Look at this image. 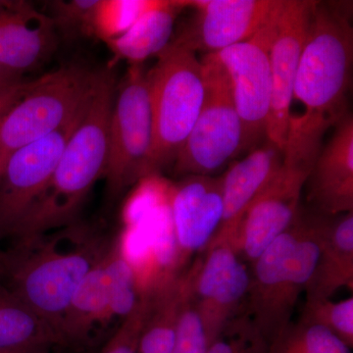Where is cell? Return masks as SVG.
I'll list each match as a JSON object with an SVG mask.
<instances>
[{
	"instance_id": "obj_1",
	"label": "cell",
	"mask_w": 353,
	"mask_h": 353,
	"mask_svg": "<svg viewBox=\"0 0 353 353\" xmlns=\"http://www.w3.org/2000/svg\"><path fill=\"white\" fill-rule=\"evenodd\" d=\"M350 14L343 2L316 1L292 94V101H299L303 111L290 116L283 150L285 164L312 170L324 134L350 112L353 63Z\"/></svg>"
},
{
	"instance_id": "obj_2",
	"label": "cell",
	"mask_w": 353,
	"mask_h": 353,
	"mask_svg": "<svg viewBox=\"0 0 353 353\" xmlns=\"http://www.w3.org/2000/svg\"><path fill=\"white\" fill-rule=\"evenodd\" d=\"M112 243L80 223L14 239L0 252V283L57 332L79 285Z\"/></svg>"
},
{
	"instance_id": "obj_3",
	"label": "cell",
	"mask_w": 353,
	"mask_h": 353,
	"mask_svg": "<svg viewBox=\"0 0 353 353\" xmlns=\"http://www.w3.org/2000/svg\"><path fill=\"white\" fill-rule=\"evenodd\" d=\"M114 85L111 68L97 72L82 121L69 139L50 183L13 230L14 239L77 223L88 192L105 169Z\"/></svg>"
},
{
	"instance_id": "obj_4",
	"label": "cell",
	"mask_w": 353,
	"mask_h": 353,
	"mask_svg": "<svg viewBox=\"0 0 353 353\" xmlns=\"http://www.w3.org/2000/svg\"><path fill=\"white\" fill-rule=\"evenodd\" d=\"M146 72L153 139L150 174L174 163L201 112L203 74L196 53L172 43L157 55Z\"/></svg>"
},
{
	"instance_id": "obj_5",
	"label": "cell",
	"mask_w": 353,
	"mask_h": 353,
	"mask_svg": "<svg viewBox=\"0 0 353 353\" xmlns=\"http://www.w3.org/2000/svg\"><path fill=\"white\" fill-rule=\"evenodd\" d=\"M94 72L69 64L28 85L0 122V174L15 150L63 126L87 104L97 81Z\"/></svg>"
},
{
	"instance_id": "obj_6",
	"label": "cell",
	"mask_w": 353,
	"mask_h": 353,
	"mask_svg": "<svg viewBox=\"0 0 353 353\" xmlns=\"http://www.w3.org/2000/svg\"><path fill=\"white\" fill-rule=\"evenodd\" d=\"M139 297L134 264L122 241H114L83 278L60 320L57 332L63 347L87 345L94 334L116 319L123 321L136 307Z\"/></svg>"
},
{
	"instance_id": "obj_7",
	"label": "cell",
	"mask_w": 353,
	"mask_h": 353,
	"mask_svg": "<svg viewBox=\"0 0 353 353\" xmlns=\"http://www.w3.org/2000/svg\"><path fill=\"white\" fill-rule=\"evenodd\" d=\"M201 61L203 102L174 161V169L180 175L210 176L245 152L229 77L213 53L204 55Z\"/></svg>"
},
{
	"instance_id": "obj_8",
	"label": "cell",
	"mask_w": 353,
	"mask_h": 353,
	"mask_svg": "<svg viewBox=\"0 0 353 353\" xmlns=\"http://www.w3.org/2000/svg\"><path fill=\"white\" fill-rule=\"evenodd\" d=\"M131 64L114 97L103 176L112 199L150 174L153 128L148 75Z\"/></svg>"
},
{
	"instance_id": "obj_9",
	"label": "cell",
	"mask_w": 353,
	"mask_h": 353,
	"mask_svg": "<svg viewBox=\"0 0 353 353\" xmlns=\"http://www.w3.org/2000/svg\"><path fill=\"white\" fill-rule=\"evenodd\" d=\"M301 230V209L252 263L245 313L268 345L292 322L294 306L310 279V271L292 259Z\"/></svg>"
},
{
	"instance_id": "obj_10",
	"label": "cell",
	"mask_w": 353,
	"mask_h": 353,
	"mask_svg": "<svg viewBox=\"0 0 353 353\" xmlns=\"http://www.w3.org/2000/svg\"><path fill=\"white\" fill-rule=\"evenodd\" d=\"M280 12L252 39L213 53L231 83L245 150L266 138L272 101L270 48Z\"/></svg>"
},
{
	"instance_id": "obj_11",
	"label": "cell",
	"mask_w": 353,
	"mask_h": 353,
	"mask_svg": "<svg viewBox=\"0 0 353 353\" xmlns=\"http://www.w3.org/2000/svg\"><path fill=\"white\" fill-rule=\"evenodd\" d=\"M87 104L57 131L22 146L9 157L0 176V234L10 236L46 189L69 139L82 121Z\"/></svg>"
},
{
	"instance_id": "obj_12",
	"label": "cell",
	"mask_w": 353,
	"mask_h": 353,
	"mask_svg": "<svg viewBox=\"0 0 353 353\" xmlns=\"http://www.w3.org/2000/svg\"><path fill=\"white\" fill-rule=\"evenodd\" d=\"M205 256L192 268V297L205 330L213 343L227 328L246 299L250 272L234 246L227 241L210 243Z\"/></svg>"
},
{
	"instance_id": "obj_13",
	"label": "cell",
	"mask_w": 353,
	"mask_h": 353,
	"mask_svg": "<svg viewBox=\"0 0 353 353\" xmlns=\"http://www.w3.org/2000/svg\"><path fill=\"white\" fill-rule=\"evenodd\" d=\"M183 3L196 9V16L172 43L205 55L252 39L278 15L284 0H194Z\"/></svg>"
},
{
	"instance_id": "obj_14",
	"label": "cell",
	"mask_w": 353,
	"mask_h": 353,
	"mask_svg": "<svg viewBox=\"0 0 353 353\" xmlns=\"http://www.w3.org/2000/svg\"><path fill=\"white\" fill-rule=\"evenodd\" d=\"M316 1L284 0L270 48L272 101L266 138L284 150L297 69L307 41Z\"/></svg>"
},
{
	"instance_id": "obj_15",
	"label": "cell",
	"mask_w": 353,
	"mask_h": 353,
	"mask_svg": "<svg viewBox=\"0 0 353 353\" xmlns=\"http://www.w3.org/2000/svg\"><path fill=\"white\" fill-rule=\"evenodd\" d=\"M309 175L310 171L283 162L246 211L231 243L241 259L252 263L292 225L301 211Z\"/></svg>"
},
{
	"instance_id": "obj_16",
	"label": "cell",
	"mask_w": 353,
	"mask_h": 353,
	"mask_svg": "<svg viewBox=\"0 0 353 353\" xmlns=\"http://www.w3.org/2000/svg\"><path fill=\"white\" fill-rule=\"evenodd\" d=\"M222 179L185 176L170 189L169 209L179 269L194 253L205 250L223 217Z\"/></svg>"
},
{
	"instance_id": "obj_17",
	"label": "cell",
	"mask_w": 353,
	"mask_h": 353,
	"mask_svg": "<svg viewBox=\"0 0 353 353\" xmlns=\"http://www.w3.org/2000/svg\"><path fill=\"white\" fill-rule=\"evenodd\" d=\"M306 201L314 212L336 216L353 212V118L348 112L334 127L305 183Z\"/></svg>"
},
{
	"instance_id": "obj_18",
	"label": "cell",
	"mask_w": 353,
	"mask_h": 353,
	"mask_svg": "<svg viewBox=\"0 0 353 353\" xmlns=\"http://www.w3.org/2000/svg\"><path fill=\"white\" fill-rule=\"evenodd\" d=\"M50 16L25 1H0V65L22 75L43 63L55 48Z\"/></svg>"
},
{
	"instance_id": "obj_19",
	"label": "cell",
	"mask_w": 353,
	"mask_h": 353,
	"mask_svg": "<svg viewBox=\"0 0 353 353\" xmlns=\"http://www.w3.org/2000/svg\"><path fill=\"white\" fill-rule=\"evenodd\" d=\"M283 160L282 150L267 141L265 145L255 148L243 160L234 163L221 176L223 217L210 243L233 241L246 211L276 175L283 165Z\"/></svg>"
},
{
	"instance_id": "obj_20",
	"label": "cell",
	"mask_w": 353,
	"mask_h": 353,
	"mask_svg": "<svg viewBox=\"0 0 353 353\" xmlns=\"http://www.w3.org/2000/svg\"><path fill=\"white\" fill-rule=\"evenodd\" d=\"M352 287L353 212L329 216L306 299H331L339 290Z\"/></svg>"
},
{
	"instance_id": "obj_21",
	"label": "cell",
	"mask_w": 353,
	"mask_h": 353,
	"mask_svg": "<svg viewBox=\"0 0 353 353\" xmlns=\"http://www.w3.org/2000/svg\"><path fill=\"white\" fill-rule=\"evenodd\" d=\"M190 269L159 287L146 290L150 305L139 334L137 353H172L181 308L189 290Z\"/></svg>"
},
{
	"instance_id": "obj_22",
	"label": "cell",
	"mask_w": 353,
	"mask_h": 353,
	"mask_svg": "<svg viewBox=\"0 0 353 353\" xmlns=\"http://www.w3.org/2000/svg\"><path fill=\"white\" fill-rule=\"evenodd\" d=\"M183 1H158L126 32L108 41L116 57L131 64H141L158 55L170 43L176 16L185 8Z\"/></svg>"
},
{
	"instance_id": "obj_23",
	"label": "cell",
	"mask_w": 353,
	"mask_h": 353,
	"mask_svg": "<svg viewBox=\"0 0 353 353\" xmlns=\"http://www.w3.org/2000/svg\"><path fill=\"white\" fill-rule=\"evenodd\" d=\"M62 345L55 329L0 283V350Z\"/></svg>"
},
{
	"instance_id": "obj_24",
	"label": "cell",
	"mask_w": 353,
	"mask_h": 353,
	"mask_svg": "<svg viewBox=\"0 0 353 353\" xmlns=\"http://www.w3.org/2000/svg\"><path fill=\"white\" fill-rule=\"evenodd\" d=\"M350 350L328 330L301 321L290 322L268 347V353H350Z\"/></svg>"
},
{
	"instance_id": "obj_25",
	"label": "cell",
	"mask_w": 353,
	"mask_h": 353,
	"mask_svg": "<svg viewBox=\"0 0 353 353\" xmlns=\"http://www.w3.org/2000/svg\"><path fill=\"white\" fill-rule=\"evenodd\" d=\"M299 321L328 330L352 350L353 347V297L340 301L331 299H306Z\"/></svg>"
},
{
	"instance_id": "obj_26",
	"label": "cell",
	"mask_w": 353,
	"mask_h": 353,
	"mask_svg": "<svg viewBox=\"0 0 353 353\" xmlns=\"http://www.w3.org/2000/svg\"><path fill=\"white\" fill-rule=\"evenodd\" d=\"M99 0H71L50 2L51 20L70 38L97 37V15Z\"/></svg>"
},
{
	"instance_id": "obj_27",
	"label": "cell",
	"mask_w": 353,
	"mask_h": 353,
	"mask_svg": "<svg viewBox=\"0 0 353 353\" xmlns=\"http://www.w3.org/2000/svg\"><path fill=\"white\" fill-rule=\"evenodd\" d=\"M157 3L158 0L101 1L97 15V37L106 41L117 38Z\"/></svg>"
},
{
	"instance_id": "obj_28",
	"label": "cell",
	"mask_w": 353,
	"mask_h": 353,
	"mask_svg": "<svg viewBox=\"0 0 353 353\" xmlns=\"http://www.w3.org/2000/svg\"><path fill=\"white\" fill-rule=\"evenodd\" d=\"M269 345L248 314L236 316L206 353H268Z\"/></svg>"
},
{
	"instance_id": "obj_29",
	"label": "cell",
	"mask_w": 353,
	"mask_h": 353,
	"mask_svg": "<svg viewBox=\"0 0 353 353\" xmlns=\"http://www.w3.org/2000/svg\"><path fill=\"white\" fill-rule=\"evenodd\" d=\"M189 290L181 308L176 324L175 343L172 353H206L209 343L205 330L199 317L196 303L192 297V269Z\"/></svg>"
},
{
	"instance_id": "obj_30",
	"label": "cell",
	"mask_w": 353,
	"mask_h": 353,
	"mask_svg": "<svg viewBox=\"0 0 353 353\" xmlns=\"http://www.w3.org/2000/svg\"><path fill=\"white\" fill-rule=\"evenodd\" d=\"M150 305V292H141L136 307L120 323V326L99 353H137L139 334Z\"/></svg>"
},
{
	"instance_id": "obj_31",
	"label": "cell",
	"mask_w": 353,
	"mask_h": 353,
	"mask_svg": "<svg viewBox=\"0 0 353 353\" xmlns=\"http://www.w3.org/2000/svg\"><path fill=\"white\" fill-rule=\"evenodd\" d=\"M28 85L29 83L21 82L0 92V122L8 112L9 109L12 108L14 104L19 101L20 97L24 94ZM0 176H1V174H0Z\"/></svg>"
},
{
	"instance_id": "obj_32",
	"label": "cell",
	"mask_w": 353,
	"mask_h": 353,
	"mask_svg": "<svg viewBox=\"0 0 353 353\" xmlns=\"http://www.w3.org/2000/svg\"><path fill=\"white\" fill-rule=\"evenodd\" d=\"M19 83H21L20 74L15 73L0 65V92Z\"/></svg>"
},
{
	"instance_id": "obj_33",
	"label": "cell",
	"mask_w": 353,
	"mask_h": 353,
	"mask_svg": "<svg viewBox=\"0 0 353 353\" xmlns=\"http://www.w3.org/2000/svg\"><path fill=\"white\" fill-rule=\"evenodd\" d=\"M48 345H34V347L13 348V350H0V353H51Z\"/></svg>"
},
{
	"instance_id": "obj_34",
	"label": "cell",
	"mask_w": 353,
	"mask_h": 353,
	"mask_svg": "<svg viewBox=\"0 0 353 353\" xmlns=\"http://www.w3.org/2000/svg\"><path fill=\"white\" fill-rule=\"evenodd\" d=\"M85 353H90V352H85Z\"/></svg>"
}]
</instances>
